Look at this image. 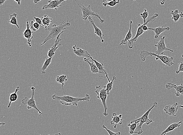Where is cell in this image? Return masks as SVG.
Returning a JSON list of instances; mask_svg holds the SVG:
<instances>
[{
    "mask_svg": "<svg viewBox=\"0 0 183 135\" xmlns=\"http://www.w3.org/2000/svg\"><path fill=\"white\" fill-rule=\"evenodd\" d=\"M71 21H69L68 18L67 22H66L64 21H63L59 25L57 26L56 24H54L51 27H49L46 30V31H49V34L48 37L44 40V42L41 44V45H44L50 40L57 38L60 34H62L64 33V30L66 29L67 27L70 26V22Z\"/></svg>",
    "mask_w": 183,
    "mask_h": 135,
    "instance_id": "6da1fadb",
    "label": "cell"
},
{
    "mask_svg": "<svg viewBox=\"0 0 183 135\" xmlns=\"http://www.w3.org/2000/svg\"><path fill=\"white\" fill-rule=\"evenodd\" d=\"M52 98L53 100H60L62 104L67 106L73 105L77 106L79 102L90 101V96L88 94H86L85 97L83 98L73 97L66 95L60 96L55 94L52 96Z\"/></svg>",
    "mask_w": 183,
    "mask_h": 135,
    "instance_id": "7a4b0ae2",
    "label": "cell"
},
{
    "mask_svg": "<svg viewBox=\"0 0 183 135\" xmlns=\"http://www.w3.org/2000/svg\"><path fill=\"white\" fill-rule=\"evenodd\" d=\"M158 103L154 102L152 107L150 108L146 113L142 115V117H140L139 118L137 119L136 120L132 121L131 122H139V125L137 126V127L135 129L134 132V133H137L138 135H140L143 133V130H142V126L144 124L146 123L147 125H149L153 122V121L151 119L149 118V115L150 113L151 110L154 108L158 107Z\"/></svg>",
    "mask_w": 183,
    "mask_h": 135,
    "instance_id": "3957f363",
    "label": "cell"
},
{
    "mask_svg": "<svg viewBox=\"0 0 183 135\" xmlns=\"http://www.w3.org/2000/svg\"><path fill=\"white\" fill-rule=\"evenodd\" d=\"M140 56L141 60L142 61H146V58L148 56H150L151 57L154 56L156 57L155 60H160L164 64L168 67H171L173 65H176L175 64H174L173 62L174 61V58L173 57H170L166 56L158 55L155 54V53L145 51L141 52Z\"/></svg>",
    "mask_w": 183,
    "mask_h": 135,
    "instance_id": "277c9868",
    "label": "cell"
},
{
    "mask_svg": "<svg viewBox=\"0 0 183 135\" xmlns=\"http://www.w3.org/2000/svg\"><path fill=\"white\" fill-rule=\"evenodd\" d=\"M95 92L97 94V98L101 100L102 103L104 107V111L103 113V115L107 116L108 115L107 113L108 107L106 104L107 98V93L106 86L103 87L100 86H97L96 87Z\"/></svg>",
    "mask_w": 183,
    "mask_h": 135,
    "instance_id": "5b68a950",
    "label": "cell"
},
{
    "mask_svg": "<svg viewBox=\"0 0 183 135\" xmlns=\"http://www.w3.org/2000/svg\"><path fill=\"white\" fill-rule=\"evenodd\" d=\"M75 1L77 2L78 5H79V7L81 9L82 13H83L82 17H83V20L86 21L89 17H94L96 18H99L100 20V22L101 23H103L105 22L104 20L102 19L97 13L93 12V11H92L91 6L90 5H89L88 6H85L84 5H82V6H80L79 4L78 3L77 1L76 0H75Z\"/></svg>",
    "mask_w": 183,
    "mask_h": 135,
    "instance_id": "8992f818",
    "label": "cell"
},
{
    "mask_svg": "<svg viewBox=\"0 0 183 135\" xmlns=\"http://www.w3.org/2000/svg\"><path fill=\"white\" fill-rule=\"evenodd\" d=\"M31 90H32L33 95L31 98H29L27 97H25V98L23 99L22 100V103L24 105H27V108L28 110L30 109H34L37 110L40 116H41L42 114V113L37 108L36 104L35 99L34 98V91L35 90V87H31Z\"/></svg>",
    "mask_w": 183,
    "mask_h": 135,
    "instance_id": "52a82bcc",
    "label": "cell"
},
{
    "mask_svg": "<svg viewBox=\"0 0 183 135\" xmlns=\"http://www.w3.org/2000/svg\"><path fill=\"white\" fill-rule=\"evenodd\" d=\"M160 40L158 42H157L156 44L155 45V47L157 48V50L155 52V54L158 55H163L164 52L165 51H169L171 52H173L174 51L167 48L166 45H165V36H164V37L160 36Z\"/></svg>",
    "mask_w": 183,
    "mask_h": 135,
    "instance_id": "ba28073f",
    "label": "cell"
},
{
    "mask_svg": "<svg viewBox=\"0 0 183 135\" xmlns=\"http://www.w3.org/2000/svg\"><path fill=\"white\" fill-rule=\"evenodd\" d=\"M67 0H49L48 1V4L44 5L42 9L44 10L47 9H55L57 10V8L62 6L61 3Z\"/></svg>",
    "mask_w": 183,
    "mask_h": 135,
    "instance_id": "9c48e42d",
    "label": "cell"
},
{
    "mask_svg": "<svg viewBox=\"0 0 183 135\" xmlns=\"http://www.w3.org/2000/svg\"><path fill=\"white\" fill-rule=\"evenodd\" d=\"M23 36L24 38L26 39L27 40V44L29 45L30 47H31V41L33 38V32L32 30L30 28L28 20H27L26 23V28L23 32Z\"/></svg>",
    "mask_w": 183,
    "mask_h": 135,
    "instance_id": "30bf717a",
    "label": "cell"
},
{
    "mask_svg": "<svg viewBox=\"0 0 183 135\" xmlns=\"http://www.w3.org/2000/svg\"><path fill=\"white\" fill-rule=\"evenodd\" d=\"M146 32L144 31L142 28V25L140 24H138V26L136 35L134 38L131 39L128 41V46L130 49H132L133 48L134 43L138 39L139 37L142 36L144 33Z\"/></svg>",
    "mask_w": 183,
    "mask_h": 135,
    "instance_id": "8fae6325",
    "label": "cell"
},
{
    "mask_svg": "<svg viewBox=\"0 0 183 135\" xmlns=\"http://www.w3.org/2000/svg\"><path fill=\"white\" fill-rule=\"evenodd\" d=\"M179 107L178 103L176 102L174 103L173 105H168L165 106L163 110L169 115L175 117L176 116V113L178 112Z\"/></svg>",
    "mask_w": 183,
    "mask_h": 135,
    "instance_id": "7c38bea8",
    "label": "cell"
},
{
    "mask_svg": "<svg viewBox=\"0 0 183 135\" xmlns=\"http://www.w3.org/2000/svg\"><path fill=\"white\" fill-rule=\"evenodd\" d=\"M165 88L168 90L172 88L175 89L176 91L175 95L177 97H180L181 94L183 95V85L182 83L180 85L177 86L172 83H168L165 85Z\"/></svg>",
    "mask_w": 183,
    "mask_h": 135,
    "instance_id": "4fadbf2b",
    "label": "cell"
},
{
    "mask_svg": "<svg viewBox=\"0 0 183 135\" xmlns=\"http://www.w3.org/2000/svg\"><path fill=\"white\" fill-rule=\"evenodd\" d=\"M90 59L94 62L95 64H96L98 69H99V72H100V74L103 75L104 78V77H106L108 80L109 82H110L111 81L109 78L108 74L107 71L105 69L104 64L103 63H99L95 60L93 59L92 56L91 55H90Z\"/></svg>",
    "mask_w": 183,
    "mask_h": 135,
    "instance_id": "5bb4252c",
    "label": "cell"
},
{
    "mask_svg": "<svg viewBox=\"0 0 183 135\" xmlns=\"http://www.w3.org/2000/svg\"><path fill=\"white\" fill-rule=\"evenodd\" d=\"M61 34H60L56 38V40L55 41L54 45L49 50L48 53V56L49 57H54L57 49L59 48L60 45H61V44H60V42L62 40L60 38V36Z\"/></svg>",
    "mask_w": 183,
    "mask_h": 135,
    "instance_id": "9a60e30c",
    "label": "cell"
},
{
    "mask_svg": "<svg viewBox=\"0 0 183 135\" xmlns=\"http://www.w3.org/2000/svg\"><path fill=\"white\" fill-rule=\"evenodd\" d=\"M148 29L154 31L155 33L154 38L157 39L162 33L165 32V31H169V30H170V28L169 27H158L156 28H148Z\"/></svg>",
    "mask_w": 183,
    "mask_h": 135,
    "instance_id": "2e32d148",
    "label": "cell"
},
{
    "mask_svg": "<svg viewBox=\"0 0 183 135\" xmlns=\"http://www.w3.org/2000/svg\"><path fill=\"white\" fill-rule=\"evenodd\" d=\"M88 19L89 21H90L92 25L93 26L95 30V34H96L99 37H100L102 43H104V40L103 39V37H104V35L102 33L101 30L100 29V28H98L97 26L95 25V24L94 21L92 19L91 17H89Z\"/></svg>",
    "mask_w": 183,
    "mask_h": 135,
    "instance_id": "e0dca14e",
    "label": "cell"
},
{
    "mask_svg": "<svg viewBox=\"0 0 183 135\" xmlns=\"http://www.w3.org/2000/svg\"><path fill=\"white\" fill-rule=\"evenodd\" d=\"M76 45L75 44L73 48V52H74L76 55L80 57H88L90 59V54H89L87 51H86L85 50H83V49L80 48H78L76 50Z\"/></svg>",
    "mask_w": 183,
    "mask_h": 135,
    "instance_id": "ac0fdd59",
    "label": "cell"
},
{
    "mask_svg": "<svg viewBox=\"0 0 183 135\" xmlns=\"http://www.w3.org/2000/svg\"><path fill=\"white\" fill-rule=\"evenodd\" d=\"M122 115L119 114V116L117 115L116 113H113L112 114V120L111 122V125H113L115 124L114 126V128L116 129L118 124L122 125Z\"/></svg>",
    "mask_w": 183,
    "mask_h": 135,
    "instance_id": "d6986e66",
    "label": "cell"
},
{
    "mask_svg": "<svg viewBox=\"0 0 183 135\" xmlns=\"http://www.w3.org/2000/svg\"><path fill=\"white\" fill-rule=\"evenodd\" d=\"M130 27L129 31L127 33V34L125 37V39L122 40L120 43L119 45H125L128 44V41L129 40L131 39L132 37V24H133V21H130Z\"/></svg>",
    "mask_w": 183,
    "mask_h": 135,
    "instance_id": "ffe728a7",
    "label": "cell"
},
{
    "mask_svg": "<svg viewBox=\"0 0 183 135\" xmlns=\"http://www.w3.org/2000/svg\"><path fill=\"white\" fill-rule=\"evenodd\" d=\"M90 60V59H87L86 57H84V60L86 62H87L88 64L90 66V70L93 74H100L99 69H98L97 66H96L95 64H94L93 61L92 60V62H90L89 60Z\"/></svg>",
    "mask_w": 183,
    "mask_h": 135,
    "instance_id": "44dd1931",
    "label": "cell"
},
{
    "mask_svg": "<svg viewBox=\"0 0 183 135\" xmlns=\"http://www.w3.org/2000/svg\"><path fill=\"white\" fill-rule=\"evenodd\" d=\"M182 121L179 122L178 123H172L171 125H170L168 127L165 129V131H164L162 133H161V134L160 135H164V134H166V133H169L171 131H173L175 129L180 127L182 124Z\"/></svg>",
    "mask_w": 183,
    "mask_h": 135,
    "instance_id": "7402d4cb",
    "label": "cell"
},
{
    "mask_svg": "<svg viewBox=\"0 0 183 135\" xmlns=\"http://www.w3.org/2000/svg\"><path fill=\"white\" fill-rule=\"evenodd\" d=\"M20 87H18L15 89V91L14 93H11L10 94L9 98V103L8 108H10L11 104V103L14 102L16 101L17 99H18V96L17 94V92L19 91Z\"/></svg>",
    "mask_w": 183,
    "mask_h": 135,
    "instance_id": "603a6c76",
    "label": "cell"
},
{
    "mask_svg": "<svg viewBox=\"0 0 183 135\" xmlns=\"http://www.w3.org/2000/svg\"><path fill=\"white\" fill-rule=\"evenodd\" d=\"M41 19L42 22V25L41 27H44L45 30L47 29L49 27H50V23L52 21L53 18L45 15L44 17H42Z\"/></svg>",
    "mask_w": 183,
    "mask_h": 135,
    "instance_id": "cb8c5ba5",
    "label": "cell"
},
{
    "mask_svg": "<svg viewBox=\"0 0 183 135\" xmlns=\"http://www.w3.org/2000/svg\"><path fill=\"white\" fill-rule=\"evenodd\" d=\"M171 14L172 15L171 19L173 20L175 22L179 21L180 18L183 17V12H181L180 14L178 10H176L175 11H171Z\"/></svg>",
    "mask_w": 183,
    "mask_h": 135,
    "instance_id": "d4e9b609",
    "label": "cell"
},
{
    "mask_svg": "<svg viewBox=\"0 0 183 135\" xmlns=\"http://www.w3.org/2000/svg\"><path fill=\"white\" fill-rule=\"evenodd\" d=\"M56 81L57 82L62 84L63 91L64 92V94H65L64 86L65 83L68 81L67 75H63L57 76V78L56 79Z\"/></svg>",
    "mask_w": 183,
    "mask_h": 135,
    "instance_id": "484cf974",
    "label": "cell"
},
{
    "mask_svg": "<svg viewBox=\"0 0 183 135\" xmlns=\"http://www.w3.org/2000/svg\"><path fill=\"white\" fill-rule=\"evenodd\" d=\"M53 57H49V58H46L45 61V62L44 64H43L41 70V71L42 74H46V70L51 64Z\"/></svg>",
    "mask_w": 183,
    "mask_h": 135,
    "instance_id": "4316f807",
    "label": "cell"
},
{
    "mask_svg": "<svg viewBox=\"0 0 183 135\" xmlns=\"http://www.w3.org/2000/svg\"><path fill=\"white\" fill-rule=\"evenodd\" d=\"M139 123V122H130V123L127 125L128 127H129V133L132 135L134 133L135 129L137 127L138 123Z\"/></svg>",
    "mask_w": 183,
    "mask_h": 135,
    "instance_id": "83f0119b",
    "label": "cell"
},
{
    "mask_svg": "<svg viewBox=\"0 0 183 135\" xmlns=\"http://www.w3.org/2000/svg\"><path fill=\"white\" fill-rule=\"evenodd\" d=\"M17 14L14 13L10 15V20L9 21V23L12 24V25L17 26V28H20L19 25L17 20Z\"/></svg>",
    "mask_w": 183,
    "mask_h": 135,
    "instance_id": "f1b7e54d",
    "label": "cell"
},
{
    "mask_svg": "<svg viewBox=\"0 0 183 135\" xmlns=\"http://www.w3.org/2000/svg\"><path fill=\"white\" fill-rule=\"evenodd\" d=\"M117 78L116 77V76H114L113 77H112V81H111L109 83L106 85V90L107 95H109V94H110V92L112 90V87H113V82Z\"/></svg>",
    "mask_w": 183,
    "mask_h": 135,
    "instance_id": "f546056e",
    "label": "cell"
},
{
    "mask_svg": "<svg viewBox=\"0 0 183 135\" xmlns=\"http://www.w3.org/2000/svg\"><path fill=\"white\" fill-rule=\"evenodd\" d=\"M119 2H120V0H113L110 2H103L102 4L104 7H106L107 6H108L112 7L115 6L117 4L119 3Z\"/></svg>",
    "mask_w": 183,
    "mask_h": 135,
    "instance_id": "4dcf8cb0",
    "label": "cell"
},
{
    "mask_svg": "<svg viewBox=\"0 0 183 135\" xmlns=\"http://www.w3.org/2000/svg\"><path fill=\"white\" fill-rule=\"evenodd\" d=\"M30 26L31 29L34 32L39 29L40 27H41L39 24L37 23V22H34L33 21H31Z\"/></svg>",
    "mask_w": 183,
    "mask_h": 135,
    "instance_id": "1f68e13d",
    "label": "cell"
},
{
    "mask_svg": "<svg viewBox=\"0 0 183 135\" xmlns=\"http://www.w3.org/2000/svg\"><path fill=\"white\" fill-rule=\"evenodd\" d=\"M148 15H149V13H148L146 9L144 10V12L140 14L141 17H142L144 23L146 22V19L148 18Z\"/></svg>",
    "mask_w": 183,
    "mask_h": 135,
    "instance_id": "d6a6232c",
    "label": "cell"
},
{
    "mask_svg": "<svg viewBox=\"0 0 183 135\" xmlns=\"http://www.w3.org/2000/svg\"><path fill=\"white\" fill-rule=\"evenodd\" d=\"M102 127H103V128L106 129L107 130V131L108 132L109 135H121V133L120 132H118V133H114L113 131H111V130H109V129H108L107 127H106L104 125H102Z\"/></svg>",
    "mask_w": 183,
    "mask_h": 135,
    "instance_id": "836d02e7",
    "label": "cell"
},
{
    "mask_svg": "<svg viewBox=\"0 0 183 135\" xmlns=\"http://www.w3.org/2000/svg\"><path fill=\"white\" fill-rule=\"evenodd\" d=\"M180 72H183V62H181L179 65L178 70L176 71V74H178Z\"/></svg>",
    "mask_w": 183,
    "mask_h": 135,
    "instance_id": "e575fe53",
    "label": "cell"
},
{
    "mask_svg": "<svg viewBox=\"0 0 183 135\" xmlns=\"http://www.w3.org/2000/svg\"><path fill=\"white\" fill-rule=\"evenodd\" d=\"M34 19L35 20L36 22L39 24L40 26L41 27L42 25V22L41 19L37 17H34Z\"/></svg>",
    "mask_w": 183,
    "mask_h": 135,
    "instance_id": "d590c367",
    "label": "cell"
},
{
    "mask_svg": "<svg viewBox=\"0 0 183 135\" xmlns=\"http://www.w3.org/2000/svg\"><path fill=\"white\" fill-rule=\"evenodd\" d=\"M7 0H0V5L2 6Z\"/></svg>",
    "mask_w": 183,
    "mask_h": 135,
    "instance_id": "8d00e7d4",
    "label": "cell"
},
{
    "mask_svg": "<svg viewBox=\"0 0 183 135\" xmlns=\"http://www.w3.org/2000/svg\"><path fill=\"white\" fill-rule=\"evenodd\" d=\"M14 1L18 3V6L21 5V0H14Z\"/></svg>",
    "mask_w": 183,
    "mask_h": 135,
    "instance_id": "74e56055",
    "label": "cell"
},
{
    "mask_svg": "<svg viewBox=\"0 0 183 135\" xmlns=\"http://www.w3.org/2000/svg\"><path fill=\"white\" fill-rule=\"evenodd\" d=\"M41 1V0H34V4H38L39 2Z\"/></svg>",
    "mask_w": 183,
    "mask_h": 135,
    "instance_id": "f35d334b",
    "label": "cell"
},
{
    "mask_svg": "<svg viewBox=\"0 0 183 135\" xmlns=\"http://www.w3.org/2000/svg\"><path fill=\"white\" fill-rule=\"evenodd\" d=\"M166 0H162V1L160 2V4L161 5H163L165 4V2H166Z\"/></svg>",
    "mask_w": 183,
    "mask_h": 135,
    "instance_id": "ab89813d",
    "label": "cell"
},
{
    "mask_svg": "<svg viewBox=\"0 0 183 135\" xmlns=\"http://www.w3.org/2000/svg\"><path fill=\"white\" fill-rule=\"evenodd\" d=\"M113 1V0H103V2H110V1ZM134 1H136V0H134Z\"/></svg>",
    "mask_w": 183,
    "mask_h": 135,
    "instance_id": "60d3db41",
    "label": "cell"
},
{
    "mask_svg": "<svg viewBox=\"0 0 183 135\" xmlns=\"http://www.w3.org/2000/svg\"><path fill=\"white\" fill-rule=\"evenodd\" d=\"M5 123H0V126H1L2 125H5Z\"/></svg>",
    "mask_w": 183,
    "mask_h": 135,
    "instance_id": "b9f144b4",
    "label": "cell"
},
{
    "mask_svg": "<svg viewBox=\"0 0 183 135\" xmlns=\"http://www.w3.org/2000/svg\"><path fill=\"white\" fill-rule=\"evenodd\" d=\"M53 135H61V133H56V134H55Z\"/></svg>",
    "mask_w": 183,
    "mask_h": 135,
    "instance_id": "7bdbcfd3",
    "label": "cell"
},
{
    "mask_svg": "<svg viewBox=\"0 0 183 135\" xmlns=\"http://www.w3.org/2000/svg\"><path fill=\"white\" fill-rule=\"evenodd\" d=\"M179 107L182 108H183V106L182 105H180L179 106Z\"/></svg>",
    "mask_w": 183,
    "mask_h": 135,
    "instance_id": "ee69618b",
    "label": "cell"
},
{
    "mask_svg": "<svg viewBox=\"0 0 183 135\" xmlns=\"http://www.w3.org/2000/svg\"><path fill=\"white\" fill-rule=\"evenodd\" d=\"M181 57H183V54H182V55H181Z\"/></svg>",
    "mask_w": 183,
    "mask_h": 135,
    "instance_id": "f6af8a7d",
    "label": "cell"
}]
</instances>
